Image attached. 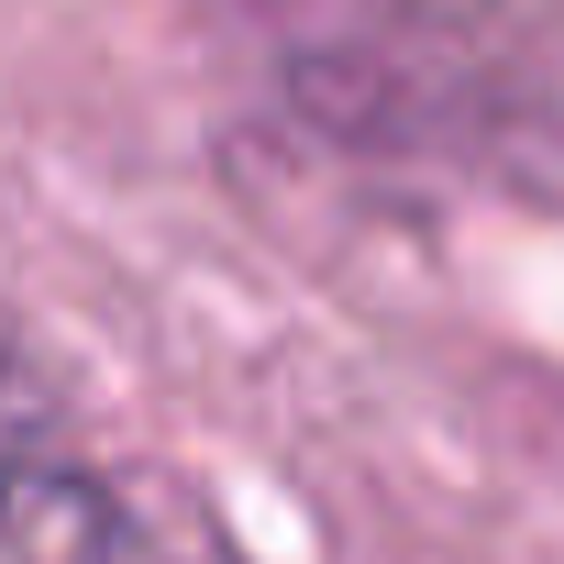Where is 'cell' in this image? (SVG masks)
<instances>
[{
	"instance_id": "1",
	"label": "cell",
	"mask_w": 564,
	"mask_h": 564,
	"mask_svg": "<svg viewBox=\"0 0 564 564\" xmlns=\"http://www.w3.org/2000/svg\"><path fill=\"white\" fill-rule=\"evenodd\" d=\"M122 542H144V520L100 476H78L56 454L0 465V564L12 553H122Z\"/></svg>"
},
{
	"instance_id": "2",
	"label": "cell",
	"mask_w": 564,
	"mask_h": 564,
	"mask_svg": "<svg viewBox=\"0 0 564 564\" xmlns=\"http://www.w3.org/2000/svg\"><path fill=\"white\" fill-rule=\"evenodd\" d=\"M23 454H45V377H34V355L0 333V465H23Z\"/></svg>"
}]
</instances>
